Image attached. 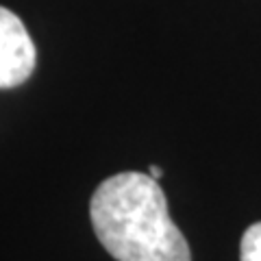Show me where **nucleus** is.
I'll use <instances>...</instances> for the list:
<instances>
[{
	"label": "nucleus",
	"mask_w": 261,
	"mask_h": 261,
	"mask_svg": "<svg viewBox=\"0 0 261 261\" xmlns=\"http://www.w3.org/2000/svg\"><path fill=\"white\" fill-rule=\"evenodd\" d=\"M89 218L98 242L118 261H192L157 178L120 172L96 187Z\"/></svg>",
	"instance_id": "1"
},
{
	"label": "nucleus",
	"mask_w": 261,
	"mask_h": 261,
	"mask_svg": "<svg viewBox=\"0 0 261 261\" xmlns=\"http://www.w3.org/2000/svg\"><path fill=\"white\" fill-rule=\"evenodd\" d=\"M35 44L11 9L0 7V89L20 87L35 70Z\"/></svg>",
	"instance_id": "2"
},
{
	"label": "nucleus",
	"mask_w": 261,
	"mask_h": 261,
	"mask_svg": "<svg viewBox=\"0 0 261 261\" xmlns=\"http://www.w3.org/2000/svg\"><path fill=\"white\" fill-rule=\"evenodd\" d=\"M240 261H261V222L248 226L242 235Z\"/></svg>",
	"instance_id": "3"
},
{
	"label": "nucleus",
	"mask_w": 261,
	"mask_h": 261,
	"mask_svg": "<svg viewBox=\"0 0 261 261\" xmlns=\"http://www.w3.org/2000/svg\"><path fill=\"white\" fill-rule=\"evenodd\" d=\"M148 174H150L152 178H157V181H159L161 174H163V170H161L159 166H150V168H148Z\"/></svg>",
	"instance_id": "4"
}]
</instances>
